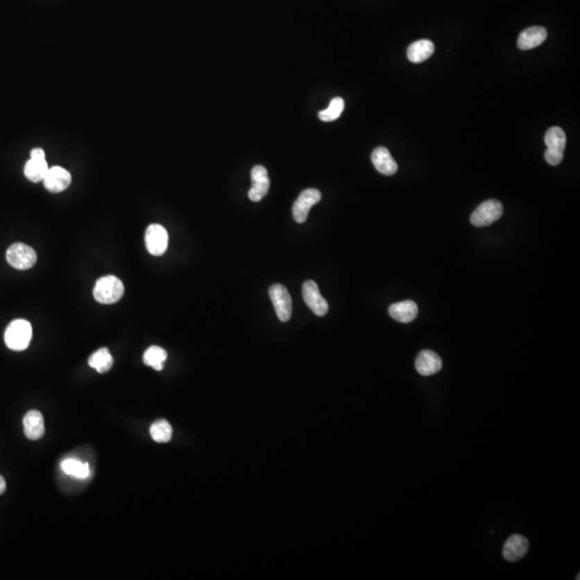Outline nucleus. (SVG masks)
<instances>
[{
  "label": "nucleus",
  "mask_w": 580,
  "mask_h": 580,
  "mask_svg": "<svg viewBox=\"0 0 580 580\" xmlns=\"http://www.w3.org/2000/svg\"><path fill=\"white\" fill-rule=\"evenodd\" d=\"M252 187L248 191V197L254 203H258L266 197L269 191L270 178L268 171L262 166H255L252 170Z\"/></svg>",
  "instance_id": "obj_10"
},
{
  "label": "nucleus",
  "mask_w": 580,
  "mask_h": 580,
  "mask_svg": "<svg viewBox=\"0 0 580 580\" xmlns=\"http://www.w3.org/2000/svg\"><path fill=\"white\" fill-rule=\"evenodd\" d=\"M415 368L420 375H434L442 369V359L432 350H423L417 356Z\"/></svg>",
  "instance_id": "obj_11"
},
{
  "label": "nucleus",
  "mask_w": 580,
  "mask_h": 580,
  "mask_svg": "<svg viewBox=\"0 0 580 580\" xmlns=\"http://www.w3.org/2000/svg\"><path fill=\"white\" fill-rule=\"evenodd\" d=\"M545 144L548 150L564 152L566 145V136L563 129L560 127H552L545 135Z\"/></svg>",
  "instance_id": "obj_21"
},
{
  "label": "nucleus",
  "mask_w": 580,
  "mask_h": 580,
  "mask_svg": "<svg viewBox=\"0 0 580 580\" xmlns=\"http://www.w3.org/2000/svg\"><path fill=\"white\" fill-rule=\"evenodd\" d=\"M6 487H7V486H6L5 478L0 475V495H3V493H5Z\"/></svg>",
  "instance_id": "obj_26"
},
{
  "label": "nucleus",
  "mask_w": 580,
  "mask_h": 580,
  "mask_svg": "<svg viewBox=\"0 0 580 580\" xmlns=\"http://www.w3.org/2000/svg\"><path fill=\"white\" fill-rule=\"evenodd\" d=\"M321 200V193L316 188H307L300 194L293 207V216L299 224H302L309 216V212L312 207Z\"/></svg>",
  "instance_id": "obj_7"
},
{
  "label": "nucleus",
  "mask_w": 580,
  "mask_h": 580,
  "mask_svg": "<svg viewBox=\"0 0 580 580\" xmlns=\"http://www.w3.org/2000/svg\"><path fill=\"white\" fill-rule=\"evenodd\" d=\"M343 111H344V100L340 97L333 98L329 107L318 113V117L323 121H336L342 114Z\"/></svg>",
  "instance_id": "obj_24"
},
{
  "label": "nucleus",
  "mask_w": 580,
  "mask_h": 580,
  "mask_svg": "<svg viewBox=\"0 0 580 580\" xmlns=\"http://www.w3.org/2000/svg\"><path fill=\"white\" fill-rule=\"evenodd\" d=\"M49 166L46 157H31L24 168V174L27 180L38 183L43 181V178L48 173Z\"/></svg>",
  "instance_id": "obj_18"
},
{
  "label": "nucleus",
  "mask_w": 580,
  "mask_h": 580,
  "mask_svg": "<svg viewBox=\"0 0 580 580\" xmlns=\"http://www.w3.org/2000/svg\"><path fill=\"white\" fill-rule=\"evenodd\" d=\"M503 205L497 200H487L476 207L471 215V224L475 227H486L493 224L503 215Z\"/></svg>",
  "instance_id": "obj_4"
},
{
  "label": "nucleus",
  "mask_w": 580,
  "mask_h": 580,
  "mask_svg": "<svg viewBox=\"0 0 580 580\" xmlns=\"http://www.w3.org/2000/svg\"><path fill=\"white\" fill-rule=\"evenodd\" d=\"M125 287L121 280L114 275L103 276L98 280L94 288L96 301L103 305H113L124 296Z\"/></svg>",
  "instance_id": "obj_2"
},
{
  "label": "nucleus",
  "mask_w": 580,
  "mask_h": 580,
  "mask_svg": "<svg viewBox=\"0 0 580 580\" xmlns=\"http://www.w3.org/2000/svg\"><path fill=\"white\" fill-rule=\"evenodd\" d=\"M547 31L544 27H530V28L524 29L519 35L517 44H518V48L520 50H532V49L538 48V46H540L546 40V38H547Z\"/></svg>",
  "instance_id": "obj_13"
},
{
  "label": "nucleus",
  "mask_w": 580,
  "mask_h": 580,
  "mask_svg": "<svg viewBox=\"0 0 580 580\" xmlns=\"http://www.w3.org/2000/svg\"><path fill=\"white\" fill-rule=\"evenodd\" d=\"M302 296L307 307L312 309L315 315L325 316L328 313V302L321 295L318 286L314 281H307L303 284Z\"/></svg>",
  "instance_id": "obj_8"
},
{
  "label": "nucleus",
  "mask_w": 580,
  "mask_h": 580,
  "mask_svg": "<svg viewBox=\"0 0 580 580\" xmlns=\"http://www.w3.org/2000/svg\"><path fill=\"white\" fill-rule=\"evenodd\" d=\"M372 162H373L375 169L384 176H390L397 173V162L393 160L389 151L383 148V146L373 151V153H372Z\"/></svg>",
  "instance_id": "obj_14"
},
{
  "label": "nucleus",
  "mask_w": 580,
  "mask_h": 580,
  "mask_svg": "<svg viewBox=\"0 0 580 580\" xmlns=\"http://www.w3.org/2000/svg\"><path fill=\"white\" fill-rule=\"evenodd\" d=\"M43 183L51 193H62L71 184V174L62 167L49 168L48 173L43 178Z\"/></svg>",
  "instance_id": "obj_9"
},
{
  "label": "nucleus",
  "mask_w": 580,
  "mask_h": 580,
  "mask_svg": "<svg viewBox=\"0 0 580 580\" xmlns=\"http://www.w3.org/2000/svg\"><path fill=\"white\" fill-rule=\"evenodd\" d=\"M564 152H559V151L546 150L545 152V160L548 164L552 166H558L561 164L563 160Z\"/></svg>",
  "instance_id": "obj_25"
},
{
  "label": "nucleus",
  "mask_w": 580,
  "mask_h": 580,
  "mask_svg": "<svg viewBox=\"0 0 580 580\" xmlns=\"http://www.w3.org/2000/svg\"><path fill=\"white\" fill-rule=\"evenodd\" d=\"M389 315L399 323H411L418 315V305L411 300H405L390 305Z\"/></svg>",
  "instance_id": "obj_16"
},
{
  "label": "nucleus",
  "mask_w": 580,
  "mask_h": 580,
  "mask_svg": "<svg viewBox=\"0 0 580 580\" xmlns=\"http://www.w3.org/2000/svg\"><path fill=\"white\" fill-rule=\"evenodd\" d=\"M169 244V236L162 225H150L145 232L146 250L153 256H162Z\"/></svg>",
  "instance_id": "obj_6"
},
{
  "label": "nucleus",
  "mask_w": 580,
  "mask_h": 580,
  "mask_svg": "<svg viewBox=\"0 0 580 580\" xmlns=\"http://www.w3.org/2000/svg\"><path fill=\"white\" fill-rule=\"evenodd\" d=\"M434 53V44L432 41L427 39L415 41L407 49V58L413 64H420L426 62Z\"/></svg>",
  "instance_id": "obj_17"
},
{
  "label": "nucleus",
  "mask_w": 580,
  "mask_h": 580,
  "mask_svg": "<svg viewBox=\"0 0 580 580\" xmlns=\"http://www.w3.org/2000/svg\"><path fill=\"white\" fill-rule=\"evenodd\" d=\"M166 350L160 346H151L143 355V361L146 366H151L156 371H162L164 369V364L167 360Z\"/></svg>",
  "instance_id": "obj_20"
},
{
  "label": "nucleus",
  "mask_w": 580,
  "mask_h": 580,
  "mask_svg": "<svg viewBox=\"0 0 580 580\" xmlns=\"http://www.w3.org/2000/svg\"><path fill=\"white\" fill-rule=\"evenodd\" d=\"M528 550V540L522 535L514 534L505 542L504 547H503V556L509 562L518 561L526 556Z\"/></svg>",
  "instance_id": "obj_12"
},
{
  "label": "nucleus",
  "mask_w": 580,
  "mask_h": 580,
  "mask_svg": "<svg viewBox=\"0 0 580 580\" xmlns=\"http://www.w3.org/2000/svg\"><path fill=\"white\" fill-rule=\"evenodd\" d=\"M24 432L26 438L31 441H37L42 438L46 432L44 428V419H43L42 414L38 411H29L25 415L24 420Z\"/></svg>",
  "instance_id": "obj_15"
},
{
  "label": "nucleus",
  "mask_w": 580,
  "mask_h": 580,
  "mask_svg": "<svg viewBox=\"0 0 580 580\" xmlns=\"http://www.w3.org/2000/svg\"><path fill=\"white\" fill-rule=\"evenodd\" d=\"M33 338L31 323L25 319H17L10 323L6 329L5 342L10 350L15 352L26 350Z\"/></svg>",
  "instance_id": "obj_1"
},
{
  "label": "nucleus",
  "mask_w": 580,
  "mask_h": 580,
  "mask_svg": "<svg viewBox=\"0 0 580 580\" xmlns=\"http://www.w3.org/2000/svg\"><path fill=\"white\" fill-rule=\"evenodd\" d=\"M88 364L95 369L98 373H105L110 371V369L113 366V357L110 354L108 348H101L97 352H94L89 359H88Z\"/></svg>",
  "instance_id": "obj_19"
},
{
  "label": "nucleus",
  "mask_w": 580,
  "mask_h": 580,
  "mask_svg": "<svg viewBox=\"0 0 580 580\" xmlns=\"http://www.w3.org/2000/svg\"><path fill=\"white\" fill-rule=\"evenodd\" d=\"M270 299L273 303L276 315L281 321H288L293 312V301L287 288L281 284H274L269 289Z\"/></svg>",
  "instance_id": "obj_5"
},
{
  "label": "nucleus",
  "mask_w": 580,
  "mask_h": 580,
  "mask_svg": "<svg viewBox=\"0 0 580 580\" xmlns=\"http://www.w3.org/2000/svg\"><path fill=\"white\" fill-rule=\"evenodd\" d=\"M8 264L17 270H28L37 262V254L33 248L23 243H15L7 250Z\"/></svg>",
  "instance_id": "obj_3"
},
{
  "label": "nucleus",
  "mask_w": 580,
  "mask_h": 580,
  "mask_svg": "<svg viewBox=\"0 0 580 580\" xmlns=\"http://www.w3.org/2000/svg\"><path fill=\"white\" fill-rule=\"evenodd\" d=\"M62 470L67 475L74 476L76 478H87L91 473L89 466L87 463H82L74 459H67L62 462Z\"/></svg>",
  "instance_id": "obj_22"
},
{
  "label": "nucleus",
  "mask_w": 580,
  "mask_h": 580,
  "mask_svg": "<svg viewBox=\"0 0 580 580\" xmlns=\"http://www.w3.org/2000/svg\"><path fill=\"white\" fill-rule=\"evenodd\" d=\"M151 436L153 440L157 443L169 442L172 438V427L168 421H155L151 426Z\"/></svg>",
  "instance_id": "obj_23"
}]
</instances>
